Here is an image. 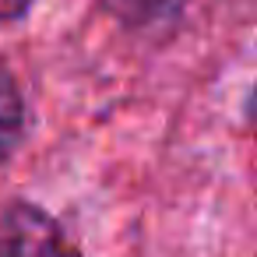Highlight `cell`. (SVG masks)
I'll return each instance as SVG.
<instances>
[{"label": "cell", "instance_id": "6da1fadb", "mask_svg": "<svg viewBox=\"0 0 257 257\" xmlns=\"http://www.w3.org/2000/svg\"><path fill=\"white\" fill-rule=\"evenodd\" d=\"M0 257H81V250L50 211L15 201L0 208Z\"/></svg>", "mask_w": 257, "mask_h": 257}, {"label": "cell", "instance_id": "7a4b0ae2", "mask_svg": "<svg viewBox=\"0 0 257 257\" xmlns=\"http://www.w3.org/2000/svg\"><path fill=\"white\" fill-rule=\"evenodd\" d=\"M25 138V99L15 74L0 64V162H8Z\"/></svg>", "mask_w": 257, "mask_h": 257}, {"label": "cell", "instance_id": "3957f363", "mask_svg": "<svg viewBox=\"0 0 257 257\" xmlns=\"http://www.w3.org/2000/svg\"><path fill=\"white\" fill-rule=\"evenodd\" d=\"M99 4L123 25H152L173 18L180 0H99Z\"/></svg>", "mask_w": 257, "mask_h": 257}, {"label": "cell", "instance_id": "277c9868", "mask_svg": "<svg viewBox=\"0 0 257 257\" xmlns=\"http://www.w3.org/2000/svg\"><path fill=\"white\" fill-rule=\"evenodd\" d=\"M36 0H0V25H8V22H18L32 11Z\"/></svg>", "mask_w": 257, "mask_h": 257}]
</instances>
